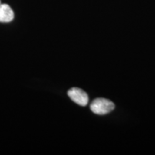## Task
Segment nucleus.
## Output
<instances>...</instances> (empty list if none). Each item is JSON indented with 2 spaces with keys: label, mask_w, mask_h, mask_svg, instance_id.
Here are the masks:
<instances>
[{
  "label": "nucleus",
  "mask_w": 155,
  "mask_h": 155,
  "mask_svg": "<svg viewBox=\"0 0 155 155\" xmlns=\"http://www.w3.org/2000/svg\"><path fill=\"white\" fill-rule=\"evenodd\" d=\"M115 105L110 100L106 98H98L93 101L90 106L92 112L98 115H105L113 111Z\"/></svg>",
  "instance_id": "f257e3e1"
},
{
  "label": "nucleus",
  "mask_w": 155,
  "mask_h": 155,
  "mask_svg": "<svg viewBox=\"0 0 155 155\" xmlns=\"http://www.w3.org/2000/svg\"><path fill=\"white\" fill-rule=\"evenodd\" d=\"M71 100L81 106H86L88 103V96L84 91L78 88H73L68 91Z\"/></svg>",
  "instance_id": "f03ea898"
},
{
  "label": "nucleus",
  "mask_w": 155,
  "mask_h": 155,
  "mask_svg": "<svg viewBox=\"0 0 155 155\" xmlns=\"http://www.w3.org/2000/svg\"><path fill=\"white\" fill-rule=\"evenodd\" d=\"M14 12L10 7V6L7 4L0 5V22L8 23L14 19Z\"/></svg>",
  "instance_id": "7ed1b4c3"
},
{
  "label": "nucleus",
  "mask_w": 155,
  "mask_h": 155,
  "mask_svg": "<svg viewBox=\"0 0 155 155\" xmlns=\"http://www.w3.org/2000/svg\"><path fill=\"white\" fill-rule=\"evenodd\" d=\"M1 4H2V3H1V0H0V5H1Z\"/></svg>",
  "instance_id": "20e7f679"
}]
</instances>
